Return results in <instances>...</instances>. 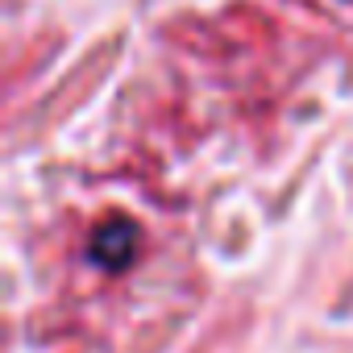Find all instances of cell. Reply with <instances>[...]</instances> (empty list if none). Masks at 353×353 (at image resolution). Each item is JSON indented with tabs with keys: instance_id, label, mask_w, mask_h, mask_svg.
I'll return each instance as SVG.
<instances>
[{
	"instance_id": "obj_1",
	"label": "cell",
	"mask_w": 353,
	"mask_h": 353,
	"mask_svg": "<svg viewBox=\"0 0 353 353\" xmlns=\"http://www.w3.org/2000/svg\"><path fill=\"white\" fill-rule=\"evenodd\" d=\"M137 245H141V229H137L133 221H125V216H112V221H104V225L92 233L88 254H92V262L104 266V270H125V266L137 258Z\"/></svg>"
}]
</instances>
